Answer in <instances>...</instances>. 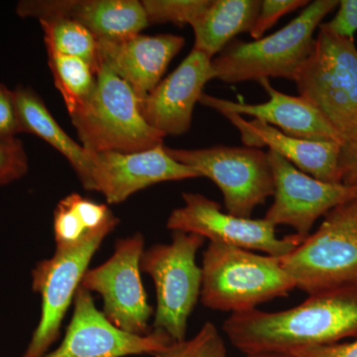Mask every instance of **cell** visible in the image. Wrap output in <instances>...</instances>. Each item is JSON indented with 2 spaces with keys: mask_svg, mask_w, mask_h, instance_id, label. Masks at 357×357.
<instances>
[{
  "mask_svg": "<svg viewBox=\"0 0 357 357\" xmlns=\"http://www.w3.org/2000/svg\"><path fill=\"white\" fill-rule=\"evenodd\" d=\"M338 7L335 17L321 26L338 36L352 39L357 31V0H342Z\"/></svg>",
  "mask_w": 357,
  "mask_h": 357,
  "instance_id": "f546056e",
  "label": "cell"
},
{
  "mask_svg": "<svg viewBox=\"0 0 357 357\" xmlns=\"http://www.w3.org/2000/svg\"><path fill=\"white\" fill-rule=\"evenodd\" d=\"M74 300V314L64 340L56 351L43 357L154 356L173 342L160 331L138 335L117 328L96 307L91 293L82 286Z\"/></svg>",
  "mask_w": 357,
  "mask_h": 357,
  "instance_id": "4fadbf2b",
  "label": "cell"
},
{
  "mask_svg": "<svg viewBox=\"0 0 357 357\" xmlns=\"http://www.w3.org/2000/svg\"><path fill=\"white\" fill-rule=\"evenodd\" d=\"M259 84L269 96L266 102L249 105L206 93L202 95L199 102L220 114L232 112L241 116L249 115L300 139L344 143L330 122L306 100L300 96H289L277 91L270 84L269 79H261Z\"/></svg>",
  "mask_w": 357,
  "mask_h": 357,
  "instance_id": "e0dca14e",
  "label": "cell"
},
{
  "mask_svg": "<svg viewBox=\"0 0 357 357\" xmlns=\"http://www.w3.org/2000/svg\"><path fill=\"white\" fill-rule=\"evenodd\" d=\"M291 354L298 357H357V338L349 342L318 345Z\"/></svg>",
  "mask_w": 357,
  "mask_h": 357,
  "instance_id": "4dcf8cb0",
  "label": "cell"
},
{
  "mask_svg": "<svg viewBox=\"0 0 357 357\" xmlns=\"http://www.w3.org/2000/svg\"><path fill=\"white\" fill-rule=\"evenodd\" d=\"M232 345L245 356L293 352L357 338V285L309 295L280 312H236L222 326Z\"/></svg>",
  "mask_w": 357,
  "mask_h": 357,
  "instance_id": "6da1fadb",
  "label": "cell"
},
{
  "mask_svg": "<svg viewBox=\"0 0 357 357\" xmlns=\"http://www.w3.org/2000/svg\"><path fill=\"white\" fill-rule=\"evenodd\" d=\"M109 206L81 195L70 194L54 211L56 248H67L100 234H109L119 225Z\"/></svg>",
  "mask_w": 357,
  "mask_h": 357,
  "instance_id": "7402d4cb",
  "label": "cell"
},
{
  "mask_svg": "<svg viewBox=\"0 0 357 357\" xmlns=\"http://www.w3.org/2000/svg\"><path fill=\"white\" fill-rule=\"evenodd\" d=\"M259 0H210L192 25L194 48L213 60L241 33L250 32L260 10Z\"/></svg>",
  "mask_w": 357,
  "mask_h": 357,
  "instance_id": "44dd1931",
  "label": "cell"
},
{
  "mask_svg": "<svg viewBox=\"0 0 357 357\" xmlns=\"http://www.w3.org/2000/svg\"><path fill=\"white\" fill-rule=\"evenodd\" d=\"M20 17L38 20L70 18L81 23L98 42H121L149 25L137 0H23L16 6Z\"/></svg>",
  "mask_w": 357,
  "mask_h": 357,
  "instance_id": "2e32d148",
  "label": "cell"
},
{
  "mask_svg": "<svg viewBox=\"0 0 357 357\" xmlns=\"http://www.w3.org/2000/svg\"><path fill=\"white\" fill-rule=\"evenodd\" d=\"M294 82L301 98L323 114L344 142L357 137V49L354 39L319 26L311 54Z\"/></svg>",
  "mask_w": 357,
  "mask_h": 357,
  "instance_id": "5b68a950",
  "label": "cell"
},
{
  "mask_svg": "<svg viewBox=\"0 0 357 357\" xmlns=\"http://www.w3.org/2000/svg\"><path fill=\"white\" fill-rule=\"evenodd\" d=\"M39 22L44 31L47 51L81 59L98 74L102 60L100 43L93 33L70 18H48Z\"/></svg>",
  "mask_w": 357,
  "mask_h": 357,
  "instance_id": "603a6c76",
  "label": "cell"
},
{
  "mask_svg": "<svg viewBox=\"0 0 357 357\" xmlns=\"http://www.w3.org/2000/svg\"><path fill=\"white\" fill-rule=\"evenodd\" d=\"M107 234L67 248H56L49 259L32 271V289L42 299L41 319L22 357H43L60 335L61 325L75 299L84 273Z\"/></svg>",
  "mask_w": 357,
  "mask_h": 357,
  "instance_id": "8fae6325",
  "label": "cell"
},
{
  "mask_svg": "<svg viewBox=\"0 0 357 357\" xmlns=\"http://www.w3.org/2000/svg\"><path fill=\"white\" fill-rule=\"evenodd\" d=\"M178 163L213 181L222 192L230 215L250 218L274 195V178L267 152L252 147L213 146L175 149L164 146Z\"/></svg>",
  "mask_w": 357,
  "mask_h": 357,
  "instance_id": "ba28073f",
  "label": "cell"
},
{
  "mask_svg": "<svg viewBox=\"0 0 357 357\" xmlns=\"http://www.w3.org/2000/svg\"><path fill=\"white\" fill-rule=\"evenodd\" d=\"M279 259L307 295L357 285V218L345 204L333 208L316 232Z\"/></svg>",
  "mask_w": 357,
  "mask_h": 357,
  "instance_id": "52a82bcc",
  "label": "cell"
},
{
  "mask_svg": "<svg viewBox=\"0 0 357 357\" xmlns=\"http://www.w3.org/2000/svg\"><path fill=\"white\" fill-rule=\"evenodd\" d=\"M144 253V237L136 234L119 239L109 260L88 269L82 287L102 296L103 314L115 326L133 335L151 333L150 317L153 309L148 304L141 280V258Z\"/></svg>",
  "mask_w": 357,
  "mask_h": 357,
  "instance_id": "9c48e42d",
  "label": "cell"
},
{
  "mask_svg": "<svg viewBox=\"0 0 357 357\" xmlns=\"http://www.w3.org/2000/svg\"><path fill=\"white\" fill-rule=\"evenodd\" d=\"M222 115L239 131L244 146L258 149L268 147L312 177L326 183L342 184L338 166L342 143L300 139L258 119L248 121L232 112H223Z\"/></svg>",
  "mask_w": 357,
  "mask_h": 357,
  "instance_id": "d6986e66",
  "label": "cell"
},
{
  "mask_svg": "<svg viewBox=\"0 0 357 357\" xmlns=\"http://www.w3.org/2000/svg\"><path fill=\"white\" fill-rule=\"evenodd\" d=\"M185 206L171 213L167 229L173 231L198 234L210 243L262 251L274 257H283L292 252L305 241L304 237L291 234L277 236L276 227L265 218H243L222 211L217 202L202 194L184 192Z\"/></svg>",
  "mask_w": 357,
  "mask_h": 357,
  "instance_id": "30bf717a",
  "label": "cell"
},
{
  "mask_svg": "<svg viewBox=\"0 0 357 357\" xmlns=\"http://www.w3.org/2000/svg\"><path fill=\"white\" fill-rule=\"evenodd\" d=\"M206 239L198 234L173 231L172 241L144 251L141 271L153 279L156 289L154 330L173 342L185 340L188 319L201 296L203 272L197 252Z\"/></svg>",
  "mask_w": 357,
  "mask_h": 357,
  "instance_id": "8992f818",
  "label": "cell"
},
{
  "mask_svg": "<svg viewBox=\"0 0 357 357\" xmlns=\"http://www.w3.org/2000/svg\"><path fill=\"white\" fill-rule=\"evenodd\" d=\"M267 154L274 178V202L264 218L274 227L289 225L306 238L319 218L357 198V185L323 182L271 150Z\"/></svg>",
  "mask_w": 357,
  "mask_h": 357,
  "instance_id": "7c38bea8",
  "label": "cell"
},
{
  "mask_svg": "<svg viewBox=\"0 0 357 357\" xmlns=\"http://www.w3.org/2000/svg\"><path fill=\"white\" fill-rule=\"evenodd\" d=\"M338 166L342 184L349 185L357 178V137L342 143Z\"/></svg>",
  "mask_w": 357,
  "mask_h": 357,
  "instance_id": "1f68e13d",
  "label": "cell"
},
{
  "mask_svg": "<svg viewBox=\"0 0 357 357\" xmlns=\"http://www.w3.org/2000/svg\"><path fill=\"white\" fill-rule=\"evenodd\" d=\"M149 24L173 23L183 27L198 20L210 0H143Z\"/></svg>",
  "mask_w": 357,
  "mask_h": 357,
  "instance_id": "484cf974",
  "label": "cell"
},
{
  "mask_svg": "<svg viewBox=\"0 0 357 357\" xmlns=\"http://www.w3.org/2000/svg\"><path fill=\"white\" fill-rule=\"evenodd\" d=\"M349 185H357V178H354ZM345 206H347V208H349V211H351L352 215L357 218V198L345 204Z\"/></svg>",
  "mask_w": 357,
  "mask_h": 357,
  "instance_id": "836d02e7",
  "label": "cell"
},
{
  "mask_svg": "<svg viewBox=\"0 0 357 357\" xmlns=\"http://www.w3.org/2000/svg\"><path fill=\"white\" fill-rule=\"evenodd\" d=\"M91 155L89 191L102 192L109 204H121L135 192L159 183L202 178L191 167L173 159L164 145L131 153Z\"/></svg>",
  "mask_w": 357,
  "mask_h": 357,
  "instance_id": "5bb4252c",
  "label": "cell"
},
{
  "mask_svg": "<svg viewBox=\"0 0 357 357\" xmlns=\"http://www.w3.org/2000/svg\"><path fill=\"white\" fill-rule=\"evenodd\" d=\"M20 132L38 136L69 161L86 191L91 187V155L65 132L41 96L30 86L14 89Z\"/></svg>",
  "mask_w": 357,
  "mask_h": 357,
  "instance_id": "ffe728a7",
  "label": "cell"
},
{
  "mask_svg": "<svg viewBox=\"0 0 357 357\" xmlns=\"http://www.w3.org/2000/svg\"><path fill=\"white\" fill-rule=\"evenodd\" d=\"M54 84L62 96L69 114H74L91 100L96 88V73L79 58L47 51Z\"/></svg>",
  "mask_w": 357,
  "mask_h": 357,
  "instance_id": "cb8c5ba5",
  "label": "cell"
},
{
  "mask_svg": "<svg viewBox=\"0 0 357 357\" xmlns=\"http://www.w3.org/2000/svg\"><path fill=\"white\" fill-rule=\"evenodd\" d=\"M98 43L102 65L124 79L142 102L158 86L185 39L173 34H138L121 42Z\"/></svg>",
  "mask_w": 357,
  "mask_h": 357,
  "instance_id": "ac0fdd59",
  "label": "cell"
},
{
  "mask_svg": "<svg viewBox=\"0 0 357 357\" xmlns=\"http://www.w3.org/2000/svg\"><path fill=\"white\" fill-rule=\"evenodd\" d=\"M211 59L196 49L141 102L143 117L155 130L181 135L192 126V112L204 86L215 79Z\"/></svg>",
  "mask_w": 357,
  "mask_h": 357,
  "instance_id": "9a60e30c",
  "label": "cell"
},
{
  "mask_svg": "<svg viewBox=\"0 0 357 357\" xmlns=\"http://www.w3.org/2000/svg\"><path fill=\"white\" fill-rule=\"evenodd\" d=\"M20 133L14 91L0 83V140L13 139Z\"/></svg>",
  "mask_w": 357,
  "mask_h": 357,
  "instance_id": "f1b7e54d",
  "label": "cell"
},
{
  "mask_svg": "<svg viewBox=\"0 0 357 357\" xmlns=\"http://www.w3.org/2000/svg\"><path fill=\"white\" fill-rule=\"evenodd\" d=\"M202 272L204 306L231 314L287 297L296 288L278 257L222 243H208Z\"/></svg>",
  "mask_w": 357,
  "mask_h": 357,
  "instance_id": "3957f363",
  "label": "cell"
},
{
  "mask_svg": "<svg viewBox=\"0 0 357 357\" xmlns=\"http://www.w3.org/2000/svg\"><path fill=\"white\" fill-rule=\"evenodd\" d=\"M28 168V157L22 141L17 137L0 140V185L24 177Z\"/></svg>",
  "mask_w": 357,
  "mask_h": 357,
  "instance_id": "4316f807",
  "label": "cell"
},
{
  "mask_svg": "<svg viewBox=\"0 0 357 357\" xmlns=\"http://www.w3.org/2000/svg\"><path fill=\"white\" fill-rule=\"evenodd\" d=\"M140 105L132 88L102 65L91 100L70 115L82 146L93 153H131L162 146L165 136L147 123Z\"/></svg>",
  "mask_w": 357,
  "mask_h": 357,
  "instance_id": "277c9868",
  "label": "cell"
},
{
  "mask_svg": "<svg viewBox=\"0 0 357 357\" xmlns=\"http://www.w3.org/2000/svg\"><path fill=\"white\" fill-rule=\"evenodd\" d=\"M155 357H227L225 340L217 326L206 321L191 340L172 342Z\"/></svg>",
  "mask_w": 357,
  "mask_h": 357,
  "instance_id": "d4e9b609",
  "label": "cell"
},
{
  "mask_svg": "<svg viewBox=\"0 0 357 357\" xmlns=\"http://www.w3.org/2000/svg\"><path fill=\"white\" fill-rule=\"evenodd\" d=\"M337 0H316L278 31L252 42L232 40L213 59L215 79L238 84L270 77L294 81L311 54L314 34Z\"/></svg>",
  "mask_w": 357,
  "mask_h": 357,
  "instance_id": "7a4b0ae2",
  "label": "cell"
},
{
  "mask_svg": "<svg viewBox=\"0 0 357 357\" xmlns=\"http://www.w3.org/2000/svg\"><path fill=\"white\" fill-rule=\"evenodd\" d=\"M246 357H298L291 352H266V354H251Z\"/></svg>",
  "mask_w": 357,
  "mask_h": 357,
  "instance_id": "d6a6232c",
  "label": "cell"
},
{
  "mask_svg": "<svg viewBox=\"0 0 357 357\" xmlns=\"http://www.w3.org/2000/svg\"><path fill=\"white\" fill-rule=\"evenodd\" d=\"M309 3L307 0H263L255 25L249 32L251 37L255 40L261 39L264 33L284 15Z\"/></svg>",
  "mask_w": 357,
  "mask_h": 357,
  "instance_id": "83f0119b",
  "label": "cell"
}]
</instances>
